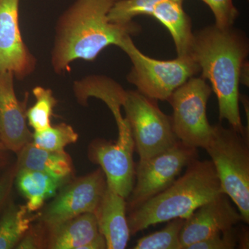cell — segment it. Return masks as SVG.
I'll return each mask as SVG.
<instances>
[{"label":"cell","mask_w":249,"mask_h":249,"mask_svg":"<svg viewBox=\"0 0 249 249\" xmlns=\"http://www.w3.org/2000/svg\"><path fill=\"white\" fill-rule=\"evenodd\" d=\"M119 47L128 55L133 65L127 80L139 92L155 101H168L175 90L200 72L191 55L170 60L147 56L136 47L130 36H126Z\"/></svg>","instance_id":"5"},{"label":"cell","mask_w":249,"mask_h":249,"mask_svg":"<svg viewBox=\"0 0 249 249\" xmlns=\"http://www.w3.org/2000/svg\"><path fill=\"white\" fill-rule=\"evenodd\" d=\"M107 188L101 168L64 187L40 214L46 227L56 225L87 213H95Z\"/></svg>","instance_id":"9"},{"label":"cell","mask_w":249,"mask_h":249,"mask_svg":"<svg viewBox=\"0 0 249 249\" xmlns=\"http://www.w3.org/2000/svg\"><path fill=\"white\" fill-rule=\"evenodd\" d=\"M17 170H31L64 181L73 171L71 157L65 151L51 152L28 142L18 152Z\"/></svg>","instance_id":"17"},{"label":"cell","mask_w":249,"mask_h":249,"mask_svg":"<svg viewBox=\"0 0 249 249\" xmlns=\"http://www.w3.org/2000/svg\"><path fill=\"white\" fill-rule=\"evenodd\" d=\"M44 227L47 249H107L106 240L98 229L96 215L92 213L81 214L56 225Z\"/></svg>","instance_id":"14"},{"label":"cell","mask_w":249,"mask_h":249,"mask_svg":"<svg viewBox=\"0 0 249 249\" xmlns=\"http://www.w3.org/2000/svg\"><path fill=\"white\" fill-rule=\"evenodd\" d=\"M119 96L140 160L151 158L177 143L171 117L160 110L157 101L139 91H125L122 87Z\"/></svg>","instance_id":"6"},{"label":"cell","mask_w":249,"mask_h":249,"mask_svg":"<svg viewBox=\"0 0 249 249\" xmlns=\"http://www.w3.org/2000/svg\"><path fill=\"white\" fill-rule=\"evenodd\" d=\"M209 6L215 18V26L226 29L232 27L239 11L232 0H201Z\"/></svg>","instance_id":"25"},{"label":"cell","mask_w":249,"mask_h":249,"mask_svg":"<svg viewBox=\"0 0 249 249\" xmlns=\"http://www.w3.org/2000/svg\"><path fill=\"white\" fill-rule=\"evenodd\" d=\"M233 129L213 126L205 150L211 157L222 191L237 206L243 222H249V142Z\"/></svg>","instance_id":"4"},{"label":"cell","mask_w":249,"mask_h":249,"mask_svg":"<svg viewBox=\"0 0 249 249\" xmlns=\"http://www.w3.org/2000/svg\"><path fill=\"white\" fill-rule=\"evenodd\" d=\"M242 234L243 232L241 233L240 237L234 227L227 231L211 236L193 244L187 249H233L236 248L238 242H241V245H242Z\"/></svg>","instance_id":"24"},{"label":"cell","mask_w":249,"mask_h":249,"mask_svg":"<svg viewBox=\"0 0 249 249\" xmlns=\"http://www.w3.org/2000/svg\"><path fill=\"white\" fill-rule=\"evenodd\" d=\"M212 89L206 80L192 77L168 98L173 114V129L177 138L189 146L205 148L213 132L206 114Z\"/></svg>","instance_id":"7"},{"label":"cell","mask_w":249,"mask_h":249,"mask_svg":"<svg viewBox=\"0 0 249 249\" xmlns=\"http://www.w3.org/2000/svg\"><path fill=\"white\" fill-rule=\"evenodd\" d=\"M33 94L35 96L36 103L27 109V120L35 132H40L52 126L51 119L57 100L52 90L43 87H36L33 89Z\"/></svg>","instance_id":"20"},{"label":"cell","mask_w":249,"mask_h":249,"mask_svg":"<svg viewBox=\"0 0 249 249\" xmlns=\"http://www.w3.org/2000/svg\"><path fill=\"white\" fill-rule=\"evenodd\" d=\"M185 219L176 218L168 221L162 230L137 240L134 249H181L180 233Z\"/></svg>","instance_id":"22"},{"label":"cell","mask_w":249,"mask_h":249,"mask_svg":"<svg viewBox=\"0 0 249 249\" xmlns=\"http://www.w3.org/2000/svg\"><path fill=\"white\" fill-rule=\"evenodd\" d=\"M15 181L27 199L25 206L29 213L42 209L45 201L55 196L63 183L47 174L31 170H16Z\"/></svg>","instance_id":"18"},{"label":"cell","mask_w":249,"mask_h":249,"mask_svg":"<svg viewBox=\"0 0 249 249\" xmlns=\"http://www.w3.org/2000/svg\"><path fill=\"white\" fill-rule=\"evenodd\" d=\"M14 75L0 73V130L1 142L6 150L18 153L32 141L27 124V100L20 102L14 89Z\"/></svg>","instance_id":"13"},{"label":"cell","mask_w":249,"mask_h":249,"mask_svg":"<svg viewBox=\"0 0 249 249\" xmlns=\"http://www.w3.org/2000/svg\"><path fill=\"white\" fill-rule=\"evenodd\" d=\"M223 193L211 160H193L186 173L164 191L129 211L131 235L176 218L186 219L201 205Z\"/></svg>","instance_id":"3"},{"label":"cell","mask_w":249,"mask_h":249,"mask_svg":"<svg viewBox=\"0 0 249 249\" xmlns=\"http://www.w3.org/2000/svg\"><path fill=\"white\" fill-rule=\"evenodd\" d=\"M245 34L232 27H206L194 34L190 55L199 65L201 78L209 80L217 96L219 119L249 138L240 113L241 72L249 55Z\"/></svg>","instance_id":"1"},{"label":"cell","mask_w":249,"mask_h":249,"mask_svg":"<svg viewBox=\"0 0 249 249\" xmlns=\"http://www.w3.org/2000/svg\"><path fill=\"white\" fill-rule=\"evenodd\" d=\"M6 150L3 144L0 142V169L4 168L5 165L6 164V161H7V157H6Z\"/></svg>","instance_id":"28"},{"label":"cell","mask_w":249,"mask_h":249,"mask_svg":"<svg viewBox=\"0 0 249 249\" xmlns=\"http://www.w3.org/2000/svg\"><path fill=\"white\" fill-rule=\"evenodd\" d=\"M197 150L178 141L168 150L145 160H139L135 165L134 185L127 202V209L132 211L144 202L164 191L177 179L193 160H196Z\"/></svg>","instance_id":"8"},{"label":"cell","mask_w":249,"mask_h":249,"mask_svg":"<svg viewBox=\"0 0 249 249\" xmlns=\"http://www.w3.org/2000/svg\"><path fill=\"white\" fill-rule=\"evenodd\" d=\"M119 0H76L60 16L55 28L52 65L57 73L68 71L74 60L92 61L109 45L119 47L141 30L132 22H109L108 14Z\"/></svg>","instance_id":"2"},{"label":"cell","mask_w":249,"mask_h":249,"mask_svg":"<svg viewBox=\"0 0 249 249\" xmlns=\"http://www.w3.org/2000/svg\"><path fill=\"white\" fill-rule=\"evenodd\" d=\"M0 142H1V130H0Z\"/></svg>","instance_id":"29"},{"label":"cell","mask_w":249,"mask_h":249,"mask_svg":"<svg viewBox=\"0 0 249 249\" xmlns=\"http://www.w3.org/2000/svg\"><path fill=\"white\" fill-rule=\"evenodd\" d=\"M16 249H37L46 248L45 229L42 224L31 226L22 240L18 244Z\"/></svg>","instance_id":"26"},{"label":"cell","mask_w":249,"mask_h":249,"mask_svg":"<svg viewBox=\"0 0 249 249\" xmlns=\"http://www.w3.org/2000/svg\"><path fill=\"white\" fill-rule=\"evenodd\" d=\"M126 210L127 202L124 196L107 186L94 214L108 249H124L127 247L131 234Z\"/></svg>","instance_id":"15"},{"label":"cell","mask_w":249,"mask_h":249,"mask_svg":"<svg viewBox=\"0 0 249 249\" xmlns=\"http://www.w3.org/2000/svg\"><path fill=\"white\" fill-rule=\"evenodd\" d=\"M16 170L17 169L15 164L12 168L5 172L4 175L0 178V209L4 206L11 194L13 183L15 181Z\"/></svg>","instance_id":"27"},{"label":"cell","mask_w":249,"mask_h":249,"mask_svg":"<svg viewBox=\"0 0 249 249\" xmlns=\"http://www.w3.org/2000/svg\"><path fill=\"white\" fill-rule=\"evenodd\" d=\"M19 5V0H0V73L23 79L34 71L36 60L21 36Z\"/></svg>","instance_id":"10"},{"label":"cell","mask_w":249,"mask_h":249,"mask_svg":"<svg viewBox=\"0 0 249 249\" xmlns=\"http://www.w3.org/2000/svg\"><path fill=\"white\" fill-rule=\"evenodd\" d=\"M78 134L70 124H62L34 132L31 142L39 148L51 152L65 151V147L78 141Z\"/></svg>","instance_id":"21"},{"label":"cell","mask_w":249,"mask_h":249,"mask_svg":"<svg viewBox=\"0 0 249 249\" xmlns=\"http://www.w3.org/2000/svg\"><path fill=\"white\" fill-rule=\"evenodd\" d=\"M160 0H119L111 7L108 19L115 24H126L132 22L138 16H151L155 5ZM183 1V0H180Z\"/></svg>","instance_id":"23"},{"label":"cell","mask_w":249,"mask_h":249,"mask_svg":"<svg viewBox=\"0 0 249 249\" xmlns=\"http://www.w3.org/2000/svg\"><path fill=\"white\" fill-rule=\"evenodd\" d=\"M182 1L160 0L155 5L151 15L169 31L180 57L191 55L194 40L191 19L183 9Z\"/></svg>","instance_id":"16"},{"label":"cell","mask_w":249,"mask_h":249,"mask_svg":"<svg viewBox=\"0 0 249 249\" xmlns=\"http://www.w3.org/2000/svg\"><path fill=\"white\" fill-rule=\"evenodd\" d=\"M26 206L10 203L0 218V249H14L30 229L34 219Z\"/></svg>","instance_id":"19"},{"label":"cell","mask_w":249,"mask_h":249,"mask_svg":"<svg viewBox=\"0 0 249 249\" xmlns=\"http://www.w3.org/2000/svg\"><path fill=\"white\" fill-rule=\"evenodd\" d=\"M134 147L118 139L114 142L98 139L89 146V160L101 167L107 187L124 199L128 197L134 185Z\"/></svg>","instance_id":"12"},{"label":"cell","mask_w":249,"mask_h":249,"mask_svg":"<svg viewBox=\"0 0 249 249\" xmlns=\"http://www.w3.org/2000/svg\"><path fill=\"white\" fill-rule=\"evenodd\" d=\"M242 217L224 193L201 205L185 219L181 233V249L214 235L231 230Z\"/></svg>","instance_id":"11"}]
</instances>
